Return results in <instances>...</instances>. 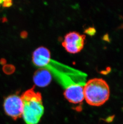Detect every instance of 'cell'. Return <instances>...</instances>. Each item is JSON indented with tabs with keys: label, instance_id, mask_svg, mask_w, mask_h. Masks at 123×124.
<instances>
[{
	"label": "cell",
	"instance_id": "6da1fadb",
	"mask_svg": "<svg viewBox=\"0 0 123 124\" xmlns=\"http://www.w3.org/2000/svg\"><path fill=\"white\" fill-rule=\"evenodd\" d=\"M33 61L39 68L48 70L64 90L76 86H84L86 82V74L52 59L49 51L44 47L34 52Z\"/></svg>",
	"mask_w": 123,
	"mask_h": 124
},
{
	"label": "cell",
	"instance_id": "7a4b0ae2",
	"mask_svg": "<svg viewBox=\"0 0 123 124\" xmlns=\"http://www.w3.org/2000/svg\"><path fill=\"white\" fill-rule=\"evenodd\" d=\"M23 103L22 116L26 124H37L44 113L42 96L33 88L26 91L21 96Z\"/></svg>",
	"mask_w": 123,
	"mask_h": 124
},
{
	"label": "cell",
	"instance_id": "3957f363",
	"mask_svg": "<svg viewBox=\"0 0 123 124\" xmlns=\"http://www.w3.org/2000/svg\"><path fill=\"white\" fill-rule=\"evenodd\" d=\"M84 99L91 106H102L110 97V90L104 79L95 78L87 81L84 87Z\"/></svg>",
	"mask_w": 123,
	"mask_h": 124
},
{
	"label": "cell",
	"instance_id": "277c9868",
	"mask_svg": "<svg viewBox=\"0 0 123 124\" xmlns=\"http://www.w3.org/2000/svg\"><path fill=\"white\" fill-rule=\"evenodd\" d=\"M3 108L6 114L14 120L22 116L23 103L21 96L12 94L7 96L3 102Z\"/></svg>",
	"mask_w": 123,
	"mask_h": 124
},
{
	"label": "cell",
	"instance_id": "5b68a950",
	"mask_svg": "<svg viewBox=\"0 0 123 124\" xmlns=\"http://www.w3.org/2000/svg\"><path fill=\"white\" fill-rule=\"evenodd\" d=\"M85 36L75 32L70 33L65 36L62 45L68 52L76 53L82 50L84 46Z\"/></svg>",
	"mask_w": 123,
	"mask_h": 124
},
{
	"label": "cell",
	"instance_id": "8992f818",
	"mask_svg": "<svg viewBox=\"0 0 123 124\" xmlns=\"http://www.w3.org/2000/svg\"><path fill=\"white\" fill-rule=\"evenodd\" d=\"M84 87L82 86H76L66 89L64 92L65 98L74 104L81 103L84 99Z\"/></svg>",
	"mask_w": 123,
	"mask_h": 124
},
{
	"label": "cell",
	"instance_id": "52a82bcc",
	"mask_svg": "<svg viewBox=\"0 0 123 124\" xmlns=\"http://www.w3.org/2000/svg\"><path fill=\"white\" fill-rule=\"evenodd\" d=\"M52 78V75L48 70L44 69H40L34 74L33 80L36 86L44 87L49 84Z\"/></svg>",
	"mask_w": 123,
	"mask_h": 124
},
{
	"label": "cell",
	"instance_id": "ba28073f",
	"mask_svg": "<svg viewBox=\"0 0 123 124\" xmlns=\"http://www.w3.org/2000/svg\"><path fill=\"white\" fill-rule=\"evenodd\" d=\"M14 67H13V66L8 65H5L3 67V70L4 72L6 74H11L13 72L14 70Z\"/></svg>",
	"mask_w": 123,
	"mask_h": 124
},
{
	"label": "cell",
	"instance_id": "9c48e42d",
	"mask_svg": "<svg viewBox=\"0 0 123 124\" xmlns=\"http://www.w3.org/2000/svg\"><path fill=\"white\" fill-rule=\"evenodd\" d=\"M3 7H10L12 5V1L11 0H3Z\"/></svg>",
	"mask_w": 123,
	"mask_h": 124
},
{
	"label": "cell",
	"instance_id": "30bf717a",
	"mask_svg": "<svg viewBox=\"0 0 123 124\" xmlns=\"http://www.w3.org/2000/svg\"><path fill=\"white\" fill-rule=\"evenodd\" d=\"M5 61H6L4 59H1L0 61V63L2 64H4L5 63V62H6Z\"/></svg>",
	"mask_w": 123,
	"mask_h": 124
},
{
	"label": "cell",
	"instance_id": "8fae6325",
	"mask_svg": "<svg viewBox=\"0 0 123 124\" xmlns=\"http://www.w3.org/2000/svg\"><path fill=\"white\" fill-rule=\"evenodd\" d=\"M122 18L123 19V17H122ZM119 29H123V23H122V24L120 26H119V27H118Z\"/></svg>",
	"mask_w": 123,
	"mask_h": 124
}]
</instances>
